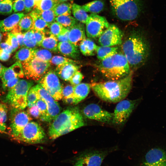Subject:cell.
<instances>
[{
	"instance_id": "9c48e42d",
	"label": "cell",
	"mask_w": 166,
	"mask_h": 166,
	"mask_svg": "<svg viewBox=\"0 0 166 166\" xmlns=\"http://www.w3.org/2000/svg\"><path fill=\"white\" fill-rule=\"evenodd\" d=\"M38 81L39 84L55 100H60L62 98L63 87L55 71L49 70Z\"/></svg>"
},
{
	"instance_id": "11a10c76",
	"label": "cell",
	"mask_w": 166,
	"mask_h": 166,
	"mask_svg": "<svg viewBox=\"0 0 166 166\" xmlns=\"http://www.w3.org/2000/svg\"><path fill=\"white\" fill-rule=\"evenodd\" d=\"M0 49H2L5 52L10 54L13 52L12 47L6 42H2L0 44Z\"/></svg>"
},
{
	"instance_id": "4dcf8cb0",
	"label": "cell",
	"mask_w": 166,
	"mask_h": 166,
	"mask_svg": "<svg viewBox=\"0 0 166 166\" xmlns=\"http://www.w3.org/2000/svg\"><path fill=\"white\" fill-rule=\"evenodd\" d=\"M72 5L68 2H59L53 9L56 17L62 15H70Z\"/></svg>"
},
{
	"instance_id": "03108f58",
	"label": "cell",
	"mask_w": 166,
	"mask_h": 166,
	"mask_svg": "<svg viewBox=\"0 0 166 166\" xmlns=\"http://www.w3.org/2000/svg\"><path fill=\"white\" fill-rule=\"evenodd\" d=\"M3 0H0V2H2V1H3Z\"/></svg>"
},
{
	"instance_id": "277c9868",
	"label": "cell",
	"mask_w": 166,
	"mask_h": 166,
	"mask_svg": "<svg viewBox=\"0 0 166 166\" xmlns=\"http://www.w3.org/2000/svg\"><path fill=\"white\" fill-rule=\"evenodd\" d=\"M101 61L98 66L99 70L109 80L122 78L131 71L127 59L122 53H117Z\"/></svg>"
},
{
	"instance_id": "d590c367",
	"label": "cell",
	"mask_w": 166,
	"mask_h": 166,
	"mask_svg": "<svg viewBox=\"0 0 166 166\" xmlns=\"http://www.w3.org/2000/svg\"><path fill=\"white\" fill-rule=\"evenodd\" d=\"M34 10L48 25L55 21L56 16L53 9L44 11L36 9Z\"/></svg>"
},
{
	"instance_id": "8992f818",
	"label": "cell",
	"mask_w": 166,
	"mask_h": 166,
	"mask_svg": "<svg viewBox=\"0 0 166 166\" xmlns=\"http://www.w3.org/2000/svg\"><path fill=\"white\" fill-rule=\"evenodd\" d=\"M115 14L119 19L131 21L138 16L140 8L135 0H109Z\"/></svg>"
},
{
	"instance_id": "d6a6232c",
	"label": "cell",
	"mask_w": 166,
	"mask_h": 166,
	"mask_svg": "<svg viewBox=\"0 0 166 166\" xmlns=\"http://www.w3.org/2000/svg\"><path fill=\"white\" fill-rule=\"evenodd\" d=\"M24 46L26 48L34 49L38 46L36 39L32 30H29L24 33Z\"/></svg>"
},
{
	"instance_id": "ab89813d",
	"label": "cell",
	"mask_w": 166,
	"mask_h": 166,
	"mask_svg": "<svg viewBox=\"0 0 166 166\" xmlns=\"http://www.w3.org/2000/svg\"><path fill=\"white\" fill-rule=\"evenodd\" d=\"M16 77H17L11 66L9 68L6 67L1 78L2 82V87L4 90L5 89L7 81L10 79Z\"/></svg>"
},
{
	"instance_id": "60d3db41",
	"label": "cell",
	"mask_w": 166,
	"mask_h": 166,
	"mask_svg": "<svg viewBox=\"0 0 166 166\" xmlns=\"http://www.w3.org/2000/svg\"><path fill=\"white\" fill-rule=\"evenodd\" d=\"M13 4L12 0H4L0 2V14H11L13 11Z\"/></svg>"
},
{
	"instance_id": "5b68a950",
	"label": "cell",
	"mask_w": 166,
	"mask_h": 166,
	"mask_svg": "<svg viewBox=\"0 0 166 166\" xmlns=\"http://www.w3.org/2000/svg\"><path fill=\"white\" fill-rule=\"evenodd\" d=\"M34 84L32 81L20 79L16 85L8 91L6 101L13 109L23 110L27 106L28 93Z\"/></svg>"
},
{
	"instance_id": "603a6c76",
	"label": "cell",
	"mask_w": 166,
	"mask_h": 166,
	"mask_svg": "<svg viewBox=\"0 0 166 166\" xmlns=\"http://www.w3.org/2000/svg\"><path fill=\"white\" fill-rule=\"evenodd\" d=\"M91 88V84L87 83H80L74 86L73 96L79 103L87 97Z\"/></svg>"
},
{
	"instance_id": "816d5d0a",
	"label": "cell",
	"mask_w": 166,
	"mask_h": 166,
	"mask_svg": "<svg viewBox=\"0 0 166 166\" xmlns=\"http://www.w3.org/2000/svg\"><path fill=\"white\" fill-rule=\"evenodd\" d=\"M28 113L34 118L38 119L40 118V114L39 109L35 104L31 107L28 108Z\"/></svg>"
},
{
	"instance_id": "836d02e7",
	"label": "cell",
	"mask_w": 166,
	"mask_h": 166,
	"mask_svg": "<svg viewBox=\"0 0 166 166\" xmlns=\"http://www.w3.org/2000/svg\"><path fill=\"white\" fill-rule=\"evenodd\" d=\"M40 114V118L42 121L50 122L52 120L49 114L47 105L45 102L40 99L38 100L35 104Z\"/></svg>"
},
{
	"instance_id": "9a60e30c",
	"label": "cell",
	"mask_w": 166,
	"mask_h": 166,
	"mask_svg": "<svg viewBox=\"0 0 166 166\" xmlns=\"http://www.w3.org/2000/svg\"><path fill=\"white\" fill-rule=\"evenodd\" d=\"M34 87L40 99L45 103L51 120H53L61 111V107L58 103L39 84L34 86Z\"/></svg>"
},
{
	"instance_id": "6125c7cd",
	"label": "cell",
	"mask_w": 166,
	"mask_h": 166,
	"mask_svg": "<svg viewBox=\"0 0 166 166\" xmlns=\"http://www.w3.org/2000/svg\"><path fill=\"white\" fill-rule=\"evenodd\" d=\"M69 0H58V2H66Z\"/></svg>"
},
{
	"instance_id": "4fadbf2b",
	"label": "cell",
	"mask_w": 166,
	"mask_h": 166,
	"mask_svg": "<svg viewBox=\"0 0 166 166\" xmlns=\"http://www.w3.org/2000/svg\"><path fill=\"white\" fill-rule=\"evenodd\" d=\"M123 33L116 25L110 24L99 38L98 42L101 46H114L121 44Z\"/></svg>"
},
{
	"instance_id": "db71d44e",
	"label": "cell",
	"mask_w": 166,
	"mask_h": 166,
	"mask_svg": "<svg viewBox=\"0 0 166 166\" xmlns=\"http://www.w3.org/2000/svg\"><path fill=\"white\" fill-rule=\"evenodd\" d=\"M25 4V10L26 12H29L34 9L35 5L34 0H24Z\"/></svg>"
},
{
	"instance_id": "9f6ffc18",
	"label": "cell",
	"mask_w": 166,
	"mask_h": 166,
	"mask_svg": "<svg viewBox=\"0 0 166 166\" xmlns=\"http://www.w3.org/2000/svg\"><path fill=\"white\" fill-rule=\"evenodd\" d=\"M16 36L19 46L21 48L24 47V34L22 33H16L13 34Z\"/></svg>"
},
{
	"instance_id": "d4e9b609",
	"label": "cell",
	"mask_w": 166,
	"mask_h": 166,
	"mask_svg": "<svg viewBox=\"0 0 166 166\" xmlns=\"http://www.w3.org/2000/svg\"><path fill=\"white\" fill-rule=\"evenodd\" d=\"M118 48L116 46H97L96 53L97 58L101 61L118 53Z\"/></svg>"
},
{
	"instance_id": "3957f363",
	"label": "cell",
	"mask_w": 166,
	"mask_h": 166,
	"mask_svg": "<svg viewBox=\"0 0 166 166\" xmlns=\"http://www.w3.org/2000/svg\"><path fill=\"white\" fill-rule=\"evenodd\" d=\"M85 123L78 109L69 108L59 113L53 120L48 129L50 138L54 140L84 126Z\"/></svg>"
},
{
	"instance_id": "91938a15",
	"label": "cell",
	"mask_w": 166,
	"mask_h": 166,
	"mask_svg": "<svg viewBox=\"0 0 166 166\" xmlns=\"http://www.w3.org/2000/svg\"><path fill=\"white\" fill-rule=\"evenodd\" d=\"M6 67L2 65L0 63V78H1L2 76L3 72L5 70Z\"/></svg>"
},
{
	"instance_id": "f6af8a7d",
	"label": "cell",
	"mask_w": 166,
	"mask_h": 166,
	"mask_svg": "<svg viewBox=\"0 0 166 166\" xmlns=\"http://www.w3.org/2000/svg\"><path fill=\"white\" fill-rule=\"evenodd\" d=\"M25 9L24 0H15L13 4V11L14 12H19Z\"/></svg>"
},
{
	"instance_id": "e575fe53",
	"label": "cell",
	"mask_w": 166,
	"mask_h": 166,
	"mask_svg": "<svg viewBox=\"0 0 166 166\" xmlns=\"http://www.w3.org/2000/svg\"><path fill=\"white\" fill-rule=\"evenodd\" d=\"M34 57H37L45 61L50 62L52 55L51 52L46 49L36 48L33 49Z\"/></svg>"
},
{
	"instance_id": "6f0895ef",
	"label": "cell",
	"mask_w": 166,
	"mask_h": 166,
	"mask_svg": "<svg viewBox=\"0 0 166 166\" xmlns=\"http://www.w3.org/2000/svg\"><path fill=\"white\" fill-rule=\"evenodd\" d=\"M64 102L69 104H76L78 103L76 99L73 96L63 99Z\"/></svg>"
},
{
	"instance_id": "cb8c5ba5",
	"label": "cell",
	"mask_w": 166,
	"mask_h": 166,
	"mask_svg": "<svg viewBox=\"0 0 166 166\" xmlns=\"http://www.w3.org/2000/svg\"><path fill=\"white\" fill-rule=\"evenodd\" d=\"M97 47V45L92 40L86 38L81 42L79 46L81 52L85 56L94 55Z\"/></svg>"
},
{
	"instance_id": "be15d7a7",
	"label": "cell",
	"mask_w": 166,
	"mask_h": 166,
	"mask_svg": "<svg viewBox=\"0 0 166 166\" xmlns=\"http://www.w3.org/2000/svg\"><path fill=\"white\" fill-rule=\"evenodd\" d=\"M35 1V4L41 0H34Z\"/></svg>"
},
{
	"instance_id": "ee69618b",
	"label": "cell",
	"mask_w": 166,
	"mask_h": 166,
	"mask_svg": "<svg viewBox=\"0 0 166 166\" xmlns=\"http://www.w3.org/2000/svg\"><path fill=\"white\" fill-rule=\"evenodd\" d=\"M50 63L57 66L67 62H70L76 64L75 60L60 56H55L51 58Z\"/></svg>"
},
{
	"instance_id": "d6986e66",
	"label": "cell",
	"mask_w": 166,
	"mask_h": 166,
	"mask_svg": "<svg viewBox=\"0 0 166 166\" xmlns=\"http://www.w3.org/2000/svg\"><path fill=\"white\" fill-rule=\"evenodd\" d=\"M79 68L76 64L67 62L57 66L55 71L61 79L67 81L70 80Z\"/></svg>"
},
{
	"instance_id": "bcb514c9",
	"label": "cell",
	"mask_w": 166,
	"mask_h": 166,
	"mask_svg": "<svg viewBox=\"0 0 166 166\" xmlns=\"http://www.w3.org/2000/svg\"><path fill=\"white\" fill-rule=\"evenodd\" d=\"M17 76L19 78H22L24 76L22 64L17 61L11 66Z\"/></svg>"
},
{
	"instance_id": "ba28073f",
	"label": "cell",
	"mask_w": 166,
	"mask_h": 166,
	"mask_svg": "<svg viewBox=\"0 0 166 166\" xmlns=\"http://www.w3.org/2000/svg\"><path fill=\"white\" fill-rule=\"evenodd\" d=\"M24 76L27 79L38 81L47 72L50 63L37 57L22 63Z\"/></svg>"
},
{
	"instance_id": "f35d334b",
	"label": "cell",
	"mask_w": 166,
	"mask_h": 166,
	"mask_svg": "<svg viewBox=\"0 0 166 166\" xmlns=\"http://www.w3.org/2000/svg\"><path fill=\"white\" fill-rule=\"evenodd\" d=\"M40 99V97L34 86L29 89L27 95V106L30 108L34 105L37 101Z\"/></svg>"
},
{
	"instance_id": "74e56055",
	"label": "cell",
	"mask_w": 166,
	"mask_h": 166,
	"mask_svg": "<svg viewBox=\"0 0 166 166\" xmlns=\"http://www.w3.org/2000/svg\"><path fill=\"white\" fill-rule=\"evenodd\" d=\"M7 108L4 104L0 103V131H4L6 128Z\"/></svg>"
},
{
	"instance_id": "f5cc1de1",
	"label": "cell",
	"mask_w": 166,
	"mask_h": 166,
	"mask_svg": "<svg viewBox=\"0 0 166 166\" xmlns=\"http://www.w3.org/2000/svg\"><path fill=\"white\" fill-rule=\"evenodd\" d=\"M20 80L18 77H14L9 80L6 82L5 89L8 91L13 88L17 84Z\"/></svg>"
},
{
	"instance_id": "e0dca14e",
	"label": "cell",
	"mask_w": 166,
	"mask_h": 166,
	"mask_svg": "<svg viewBox=\"0 0 166 166\" xmlns=\"http://www.w3.org/2000/svg\"><path fill=\"white\" fill-rule=\"evenodd\" d=\"M106 154L95 152L81 155L76 160L74 166H101Z\"/></svg>"
},
{
	"instance_id": "ac0fdd59",
	"label": "cell",
	"mask_w": 166,
	"mask_h": 166,
	"mask_svg": "<svg viewBox=\"0 0 166 166\" xmlns=\"http://www.w3.org/2000/svg\"><path fill=\"white\" fill-rule=\"evenodd\" d=\"M68 29L69 30V41L78 47L81 42L86 39L85 28L83 24L77 22Z\"/></svg>"
},
{
	"instance_id": "1f68e13d",
	"label": "cell",
	"mask_w": 166,
	"mask_h": 166,
	"mask_svg": "<svg viewBox=\"0 0 166 166\" xmlns=\"http://www.w3.org/2000/svg\"><path fill=\"white\" fill-rule=\"evenodd\" d=\"M55 20L64 27L68 29L77 23V21L73 16L69 15H62L57 16Z\"/></svg>"
},
{
	"instance_id": "7a4b0ae2",
	"label": "cell",
	"mask_w": 166,
	"mask_h": 166,
	"mask_svg": "<svg viewBox=\"0 0 166 166\" xmlns=\"http://www.w3.org/2000/svg\"><path fill=\"white\" fill-rule=\"evenodd\" d=\"M123 54L130 67L138 68L146 62L150 53L148 42L143 35L136 31L132 32L122 45Z\"/></svg>"
},
{
	"instance_id": "f546056e",
	"label": "cell",
	"mask_w": 166,
	"mask_h": 166,
	"mask_svg": "<svg viewBox=\"0 0 166 166\" xmlns=\"http://www.w3.org/2000/svg\"><path fill=\"white\" fill-rule=\"evenodd\" d=\"M104 6V3L102 0H95L82 6L86 12L96 14L102 11Z\"/></svg>"
},
{
	"instance_id": "8fae6325",
	"label": "cell",
	"mask_w": 166,
	"mask_h": 166,
	"mask_svg": "<svg viewBox=\"0 0 166 166\" xmlns=\"http://www.w3.org/2000/svg\"><path fill=\"white\" fill-rule=\"evenodd\" d=\"M138 100H123L119 102L115 109L112 122L121 124L125 122L135 108Z\"/></svg>"
},
{
	"instance_id": "44dd1931",
	"label": "cell",
	"mask_w": 166,
	"mask_h": 166,
	"mask_svg": "<svg viewBox=\"0 0 166 166\" xmlns=\"http://www.w3.org/2000/svg\"><path fill=\"white\" fill-rule=\"evenodd\" d=\"M78 47L69 41L59 42L57 49L61 53L65 56L74 59H77L80 56Z\"/></svg>"
},
{
	"instance_id": "52a82bcc",
	"label": "cell",
	"mask_w": 166,
	"mask_h": 166,
	"mask_svg": "<svg viewBox=\"0 0 166 166\" xmlns=\"http://www.w3.org/2000/svg\"><path fill=\"white\" fill-rule=\"evenodd\" d=\"M45 137V133L41 126L36 122L30 121L13 139L27 143L36 144L42 142Z\"/></svg>"
},
{
	"instance_id": "8d00e7d4",
	"label": "cell",
	"mask_w": 166,
	"mask_h": 166,
	"mask_svg": "<svg viewBox=\"0 0 166 166\" xmlns=\"http://www.w3.org/2000/svg\"><path fill=\"white\" fill-rule=\"evenodd\" d=\"M57 3L53 0H41L35 4L34 9L41 11L52 10Z\"/></svg>"
},
{
	"instance_id": "681fc988",
	"label": "cell",
	"mask_w": 166,
	"mask_h": 166,
	"mask_svg": "<svg viewBox=\"0 0 166 166\" xmlns=\"http://www.w3.org/2000/svg\"><path fill=\"white\" fill-rule=\"evenodd\" d=\"M69 30L67 28L63 27L61 32L56 37L58 42H59L69 41Z\"/></svg>"
},
{
	"instance_id": "f1b7e54d",
	"label": "cell",
	"mask_w": 166,
	"mask_h": 166,
	"mask_svg": "<svg viewBox=\"0 0 166 166\" xmlns=\"http://www.w3.org/2000/svg\"><path fill=\"white\" fill-rule=\"evenodd\" d=\"M58 41L57 38L52 34L45 36L41 42L40 46L44 49L53 52L58 51Z\"/></svg>"
},
{
	"instance_id": "f907efd6",
	"label": "cell",
	"mask_w": 166,
	"mask_h": 166,
	"mask_svg": "<svg viewBox=\"0 0 166 166\" xmlns=\"http://www.w3.org/2000/svg\"><path fill=\"white\" fill-rule=\"evenodd\" d=\"M33 30L36 40L38 45L40 46L41 42L45 36V30Z\"/></svg>"
},
{
	"instance_id": "2e32d148",
	"label": "cell",
	"mask_w": 166,
	"mask_h": 166,
	"mask_svg": "<svg viewBox=\"0 0 166 166\" xmlns=\"http://www.w3.org/2000/svg\"><path fill=\"white\" fill-rule=\"evenodd\" d=\"M141 166H166V152L159 148L150 149Z\"/></svg>"
},
{
	"instance_id": "ffe728a7",
	"label": "cell",
	"mask_w": 166,
	"mask_h": 166,
	"mask_svg": "<svg viewBox=\"0 0 166 166\" xmlns=\"http://www.w3.org/2000/svg\"><path fill=\"white\" fill-rule=\"evenodd\" d=\"M25 15L23 13H17L0 21V31L3 33L11 31Z\"/></svg>"
},
{
	"instance_id": "e7e4bbea",
	"label": "cell",
	"mask_w": 166,
	"mask_h": 166,
	"mask_svg": "<svg viewBox=\"0 0 166 166\" xmlns=\"http://www.w3.org/2000/svg\"><path fill=\"white\" fill-rule=\"evenodd\" d=\"M53 1H54L55 2H57V3L58 2V0H53Z\"/></svg>"
},
{
	"instance_id": "4316f807",
	"label": "cell",
	"mask_w": 166,
	"mask_h": 166,
	"mask_svg": "<svg viewBox=\"0 0 166 166\" xmlns=\"http://www.w3.org/2000/svg\"><path fill=\"white\" fill-rule=\"evenodd\" d=\"M14 57L17 61L21 64L26 62L34 57L33 49L25 47L21 48L16 53Z\"/></svg>"
},
{
	"instance_id": "83f0119b",
	"label": "cell",
	"mask_w": 166,
	"mask_h": 166,
	"mask_svg": "<svg viewBox=\"0 0 166 166\" xmlns=\"http://www.w3.org/2000/svg\"><path fill=\"white\" fill-rule=\"evenodd\" d=\"M71 11L75 19L80 22L85 24L89 15L81 6L76 3L72 5Z\"/></svg>"
},
{
	"instance_id": "7dc6e473",
	"label": "cell",
	"mask_w": 166,
	"mask_h": 166,
	"mask_svg": "<svg viewBox=\"0 0 166 166\" xmlns=\"http://www.w3.org/2000/svg\"><path fill=\"white\" fill-rule=\"evenodd\" d=\"M83 78L82 74L77 71L69 81L70 84L73 86L80 83Z\"/></svg>"
},
{
	"instance_id": "5bb4252c",
	"label": "cell",
	"mask_w": 166,
	"mask_h": 166,
	"mask_svg": "<svg viewBox=\"0 0 166 166\" xmlns=\"http://www.w3.org/2000/svg\"><path fill=\"white\" fill-rule=\"evenodd\" d=\"M83 113L87 118L105 123L112 122L113 113L102 109L95 104H90L83 110Z\"/></svg>"
},
{
	"instance_id": "b9f144b4",
	"label": "cell",
	"mask_w": 166,
	"mask_h": 166,
	"mask_svg": "<svg viewBox=\"0 0 166 166\" xmlns=\"http://www.w3.org/2000/svg\"><path fill=\"white\" fill-rule=\"evenodd\" d=\"M5 42L12 47L13 52H14L19 47L16 36L11 32H7Z\"/></svg>"
},
{
	"instance_id": "94428289",
	"label": "cell",
	"mask_w": 166,
	"mask_h": 166,
	"mask_svg": "<svg viewBox=\"0 0 166 166\" xmlns=\"http://www.w3.org/2000/svg\"><path fill=\"white\" fill-rule=\"evenodd\" d=\"M3 34L0 32V44L1 43V42L3 37Z\"/></svg>"
},
{
	"instance_id": "680465c9",
	"label": "cell",
	"mask_w": 166,
	"mask_h": 166,
	"mask_svg": "<svg viewBox=\"0 0 166 166\" xmlns=\"http://www.w3.org/2000/svg\"><path fill=\"white\" fill-rule=\"evenodd\" d=\"M10 54L0 49V60L2 61H7L10 57Z\"/></svg>"
},
{
	"instance_id": "c3c4849f",
	"label": "cell",
	"mask_w": 166,
	"mask_h": 166,
	"mask_svg": "<svg viewBox=\"0 0 166 166\" xmlns=\"http://www.w3.org/2000/svg\"><path fill=\"white\" fill-rule=\"evenodd\" d=\"M74 86L72 85H68L64 88L62 90V95L63 99L73 95Z\"/></svg>"
},
{
	"instance_id": "7bdbcfd3",
	"label": "cell",
	"mask_w": 166,
	"mask_h": 166,
	"mask_svg": "<svg viewBox=\"0 0 166 166\" xmlns=\"http://www.w3.org/2000/svg\"><path fill=\"white\" fill-rule=\"evenodd\" d=\"M63 27L61 24L55 21L49 25L48 30L50 34L56 37L61 32Z\"/></svg>"
},
{
	"instance_id": "7c38bea8",
	"label": "cell",
	"mask_w": 166,
	"mask_h": 166,
	"mask_svg": "<svg viewBox=\"0 0 166 166\" xmlns=\"http://www.w3.org/2000/svg\"><path fill=\"white\" fill-rule=\"evenodd\" d=\"M10 133L13 138L17 136L26 125L32 120L29 114L22 110L13 109L11 114Z\"/></svg>"
},
{
	"instance_id": "484cf974",
	"label": "cell",
	"mask_w": 166,
	"mask_h": 166,
	"mask_svg": "<svg viewBox=\"0 0 166 166\" xmlns=\"http://www.w3.org/2000/svg\"><path fill=\"white\" fill-rule=\"evenodd\" d=\"M33 19V25L31 30H44L49 26L48 24L34 10L29 14Z\"/></svg>"
},
{
	"instance_id": "7402d4cb",
	"label": "cell",
	"mask_w": 166,
	"mask_h": 166,
	"mask_svg": "<svg viewBox=\"0 0 166 166\" xmlns=\"http://www.w3.org/2000/svg\"><path fill=\"white\" fill-rule=\"evenodd\" d=\"M33 25V19L29 14H25L20 19L17 24L11 30L13 34L22 33L31 30Z\"/></svg>"
},
{
	"instance_id": "6da1fadb",
	"label": "cell",
	"mask_w": 166,
	"mask_h": 166,
	"mask_svg": "<svg viewBox=\"0 0 166 166\" xmlns=\"http://www.w3.org/2000/svg\"><path fill=\"white\" fill-rule=\"evenodd\" d=\"M132 71L125 77L118 80L94 83L91 88L96 95L108 102L117 103L124 100L131 89Z\"/></svg>"
},
{
	"instance_id": "30bf717a",
	"label": "cell",
	"mask_w": 166,
	"mask_h": 166,
	"mask_svg": "<svg viewBox=\"0 0 166 166\" xmlns=\"http://www.w3.org/2000/svg\"><path fill=\"white\" fill-rule=\"evenodd\" d=\"M87 36L90 38H99L110 24L104 17L91 14L85 23Z\"/></svg>"
}]
</instances>
